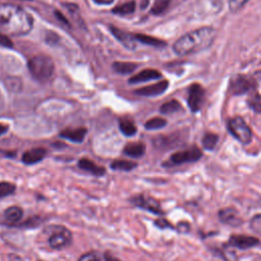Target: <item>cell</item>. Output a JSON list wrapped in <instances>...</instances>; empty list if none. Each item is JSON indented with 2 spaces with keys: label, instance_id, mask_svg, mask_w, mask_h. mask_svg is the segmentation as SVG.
<instances>
[{
  "label": "cell",
  "instance_id": "1",
  "mask_svg": "<svg viewBox=\"0 0 261 261\" xmlns=\"http://www.w3.org/2000/svg\"><path fill=\"white\" fill-rule=\"evenodd\" d=\"M0 27L10 35L23 36L32 30L33 17L17 5L1 4Z\"/></svg>",
  "mask_w": 261,
  "mask_h": 261
},
{
  "label": "cell",
  "instance_id": "2",
  "mask_svg": "<svg viewBox=\"0 0 261 261\" xmlns=\"http://www.w3.org/2000/svg\"><path fill=\"white\" fill-rule=\"evenodd\" d=\"M215 35V30L209 27L192 31L174 43L173 50L178 55H187L204 50L212 44Z\"/></svg>",
  "mask_w": 261,
  "mask_h": 261
},
{
  "label": "cell",
  "instance_id": "3",
  "mask_svg": "<svg viewBox=\"0 0 261 261\" xmlns=\"http://www.w3.org/2000/svg\"><path fill=\"white\" fill-rule=\"evenodd\" d=\"M29 70L33 77L39 82H47L54 72V62L47 55H36L28 63Z\"/></svg>",
  "mask_w": 261,
  "mask_h": 261
},
{
  "label": "cell",
  "instance_id": "4",
  "mask_svg": "<svg viewBox=\"0 0 261 261\" xmlns=\"http://www.w3.org/2000/svg\"><path fill=\"white\" fill-rule=\"evenodd\" d=\"M227 127L230 134L242 144H249L252 140V132L242 117L236 116L228 120Z\"/></svg>",
  "mask_w": 261,
  "mask_h": 261
},
{
  "label": "cell",
  "instance_id": "5",
  "mask_svg": "<svg viewBox=\"0 0 261 261\" xmlns=\"http://www.w3.org/2000/svg\"><path fill=\"white\" fill-rule=\"evenodd\" d=\"M202 157V152L198 147H191L189 149L173 153L169 159L164 163L166 166H174L184 163L198 161Z\"/></svg>",
  "mask_w": 261,
  "mask_h": 261
},
{
  "label": "cell",
  "instance_id": "6",
  "mask_svg": "<svg viewBox=\"0 0 261 261\" xmlns=\"http://www.w3.org/2000/svg\"><path fill=\"white\" fill-rule=\"evenodd\" d=\"M255 87L256 83L253 77L238 74L231 79L229 84V91L233 95H243L246 93H252Z\"/></svg>",
  "mask_w": 261,
  "mask_h": 261
},
{
  "label": "cell",
  "instance_id": "7",
  "mask_svg": "<svg viewBox=\"0 0 261 261\" xmlns=\"http://www.w3.org/2000/svg\"><path fill=\"white\" fill-rule=\"evenodd\" d=\"M48 242H49V246L52 249H55V250L63 249L70 244L71 232L67 228L63 226H59L58 228H55V230L49 237Z\"/></svg>",
  "mask_w": 261,
  "mask_h": 261
},
{
  "label": "cell",
  "instance_id": "8",
  "mask_svg": "<svg viewBox=\"0 0 261 261\" xmlns=\"http://www.w3.org/2000/svg\"><path fill=\"white\" fill-rule=\"evenodd\" d=\"M133 205L152 212L154 214H163V210L160 207V204L152 197L145 195H137L130 199Z\"/></svg>",
  "mask_w": 261,
  "mask_h": 261
},
{
  "label": "cell",
  "instance_id": "9",
  "mask_svg": "<svg viewBox=\"0 0 261 261\" xmlns=\"http://www.w3.org/2000/svg\"><path fill=\"white\" fill-rule=\"evenodd\" d=\"M205 91L199 84H194L189 89L188 105L193 112H197L201 109L204 103Z\"/></svg>",
  "mask_w": 261,
  "mask_h": 261
},
{
  "label": "cell",
  "instance_id": "10",
  "mask_svg": "<svg viewBox=\"0 0 261 261\" xmlns=\"http://www.w3.org/2000/svg\"><path fill=\"white\" fill-rule=\"evenodd\" d=\"M259 244V240L255 237L243 236V234H233L230 237L228 241L229 247H234L238 249H250Z\"/></svg>",
  "mask_w": 261,
  "mask_h": 261
},
{
  "label": "cell",
  "instance_id": "11",
  "mask_svg": "<svg viewBox=\"0 0 261 261\" xmlns=\"http://www.w3.org/2000/svg\"><path fill=\"white\" fill-rule=\"evenodd\" d=\"M218 217L222 223L230 226H239L243 222L239 212L230 207H226L219 210Z\"/></svg>",
  "mask_w": 261,
  "mask_h": 261
},
{
  "label": "cell",
  "instance_id": "12",
  "mask_svg": "<svg viewBox=\"0 0 261 261\" xmlns=\"http://www.w3.org/2000/svg\"><path fill=\"white\" fill-rule=\"evenodd\" d=\"M167 87H168V82L161 81L156 84L138 89L135 91V93L141 96H158V95H161L163 92H165Z\"/></svg>",
  "mask_w": 261,
  "mask_h": 261
},
{
  "label": "cell",
  "instance_id": "13",
  "mask_svg": "<svg viewBox=\"0 0 261 261\" xmlns=\"http://www.w3.org/2000/svg\"><path fill=\"white\" fill-rule=\"evenodd\" d=\"M111 33L113 34V36L127 49H135L136 48V39L134 37V35H130L120 29H117L115 27H110Z\"/></svg>",
  "mask_w": 261,
  "mask_h": 261
},
{
  "label": "cell",
  "instance_id": "14",
  "mask_svg": "<svg viewBox=\"0 0 261 261\" xmlns=\"http://www.w3.org/2000/svg\"><path fill=\"white\" fill-rule=\"evenodd\" d=\"M46 153L47 151L44 148H34L25 151L22 154L21 160L24 164H35L43 160V158L46 156Z\"/></svg>",
  "mask_w": 261,
  "mask_h": 261
},
{
  "label": "cell",
  "instance_id": "15",
  "mask_svg": "<svg viewBox=\"0 0 261 261\" xmlns=\"http://www.w3.org/2000/svg\"><path fill=\"white\" fill-rule=\"evenodd\" d=\"M161 76V73L159 71H157L156 69H144L142 71H140L139 73L135 74L134 76H132L129 79V83L132 84H138V83H144V82H148L151 80H156L159 79Z\"/></svg>",
  "mask_w": 261,
  "mask_h": 261
},
{
  "label": "cell",
  "instance_id": "16",
  "mask_svg": "<svg viewBox=\"0 0 261 261\" xmlns=\"http://www.w3.org/2000/svg\"><path fill=\"white\" fill-rule=\"evenodd\" d=\"M87 134V129L85 127L77 128H67L60 133V137L69 140L74 143H81L84 141Z\"/></svg>",
  "mask_w": 261,
  "mask_h": 261
},
{
  "label": "cell",
  "instance_id": "17",
  "mask_svg": "<svg viewBox=\"0 0 261 261\" xmlns=\"http://www.w3.org/2000/svg\"><path fill=\"white\" fill-rule=\"evenodd\" d=\"M79 167L87 172H90L96 176H101L105 173V168L102 166L97 165L93 161L89 160L88 158H82L79 161Z\"/></svg>",
  "mask_w": 261,
  "mask_h": 261
},
{
  "label": "cell",
  "instance_id": "18",
  "mask_svg": "<svg viewBox=\"0 0 261 261\" xmlns=\"http://www.w3.org/2000/svg\"><path fill=\"white\" fill-rule=\"evenodd\" d=\"M145 150H146V147L143 143L141 142H133V143H129L127 144L124 149H123V153L129 157H133V158H139L141 156L144 155L145 153Z\"/></svg>",
  "mask_w": 261,
  "mask_h": 261
},
{
  "label": "cell",
  "instance_id": "19",
  "mask_svg": "<svg viewBox=\"0 0 261 261\" xmlns=\"http://www.w3.org/2000/svg\"><path fill=\"white\" fill-rule=\"evenodd\" d=\"M113 69L121 74H127L133 72L137 67L138 64L134 63V62H123V61H116L112 64Z\"/></svg>",
  "mask_w": 261,
  "mask_h": 261
},
{
  "label": "cell",
  "instance_id": "20",
  "mask_svg": "<svg viewBox=\"0 0 261 261\" xmlns=\"http://www.w3.org/2000/svg\"><path fill=\"white\" fill-rule=\"evenodd\" d=\"M22 216V210L18 206H11L4 211V217L9 222H17Z\"/></svg>",
  "mask_w": 261,
  "mask_h": 261
},
{
  "label": "cell",
  "instance_id": "21",
  "mask_svg": "<svg viewBox=\"0 0 261 261\" xmlns=\"http://www.w3.org/2000/svg\"><path fill=\"white\" fill-rule=\"evenodd\" d=\"M119 128L120 132L124 135V136H134L137 133V126L136 124L127 118H121L119 120Z\"/></svg>",
  "mask_w": 261,
  "mask_h": 261
},
{
  "label": "cell",
  "instance_id": "22",
  "mask_svg": "<svg viewBox=\"0 0 261 261\" xmlns=\"http://www.w3.org/2000/svg\"><path fill=\"white\" fill-rule=\"evenodd\" d=\"M135 39L141 43H144L146 45H150V46H155V47H162L165 45V43L159 39H156L154 37H150L147 35H143V34H136L134 35Z\"/></svg>",
  "mask_w": 261,
  "mask_h": 261
},
{
  "label": "cell",
  "instance_id": "23",
  "mask_svg": "<svg viewBox=\"0 0 261 261\" xmlns=\"http://www.w3.org/2000/svg\"><path fill=\"white\" fill-rule=\"evenodd\" d=\"M135 8H136L135 1H129V2L123 3L120 6H116L115 8L112 9V12L119 15H126V14L133 13L135 11Z\"/></svg>",
  "mask_w": 261,
  "mask_h": 261
},
{
  "label": "cell",
  "instance_id": "24",
  "mask_svg": "<svg viewBox=\"0 0 261 261\" xmlns=\"http://www.w3.org/2000/svg\"><path fill=\"white\" fill-rule=\"evenodd\" d=\"M137 166V164L133 161L128 160H115L111 163V168L114 170H123V171H129L134 169Z\"/></svg>",
  "mask_w": 261,
  "mask_h": 261
},
{
  "label": "cell",
  "instance_id": "25",
  "mask_svg": "<svg viewBox=\"0 0 261 261\" xmlns=\"http://www.w3.org/2000/svg\"><path fill=\"white\" fill-rule=\"evenodd\" d=\"M180 108H181V106L176 100H171V101H168V102L164 103L163 105H161L160 111L163 114H172V113L179 111Z\"/></svg>",
  "mask_w": 261,
  "mask_h": 261
},
{
  "label": "cell",
  "instance_id": "26",
  "mask_svg": "<svg viewBox=\"0 0 261 261\" xmlns=\"http://www.w3.org/2000/svg\"><path fill=\"white\" fill-rule=\"evenodd\" d=\"M218 142V136L212 133H207L202 139V145L206 150H212Z\"/></svg>",
  "mask_w": 261,
  "mask_h": 261
},
{
  "label": "cell",
  "instance_id": "27",
  "mask_svg": "<svg viewBox=\"0 0 261 261\" xmlns=\"http://www.w3.org/2000/svg\"><path fill=\"white\" fill-rule=\"evenodd\" d=\"M166 124V120L164 118L161 117H153L151 119H149L146 123H145V127L147 129H158L163 127Z\"/></svg>",
  "mask_w": 261,
  "mask_h": 261
},
{
  "label": "cell",
  "instance_id": "28",
  "mask_svg": "<svg viewBox=\"0 0 261 261\" xmlns=\"http://www.w3.org/2000/svg\"><path fill=\"white\" fill-rule=\"evenodd\" d=\"M169 1L170 0H156L151 8V12L156 15L163 13L166 10V8L168 7Z\"/></svg>",
  "mask_w": 261,
  "mask_h": 261
},
{
  "label": "cell",
  "instance_id": "29",
  "mask_svg": "<svg viewBox=\"0 0 261 261\" xmlns=\"http://www.w3.org/2000/svg\"><path fill=\"white\" fill-rule=\"evenodd\" d=\"M15 192V186L8 181H0V198L7 197Z\"/></svg>",
  "mask_w": 261,
  "mask_h": 261
},
{
  "label": "cell",
  "instance_id": "30",
  "mask_svg": "<svg viewBox=\"0 0 261 261\" xmlns=\"http://www.w3.org/2000/svg\"><path fill=\"white\" fill-rule=\"evenodd\" d=\"M250 227L254 232L261 236V214L255 215L250 220Z\"/></svg>",
  "mask_w": 261,
  "mask_h": 261
},
{
  "label": "cell",
  "instance_id": "31",
  "mask_svg": "<svg viewBox=\"0 0 261 261\" xmlns=\"http://www.w3.org/2000/svg\"><path fill=\"white\" fill-rule=\"evenodd\" d=\"M249 105L253 110L257 112H261V97H259L258 95L252 94L249 99Z\"/></svg>",
  "mask_w": 261,
  "mask_h": 261
},
{
  "label": "cell",
  "instance_id": "32",
  "mask_svg": "<svg viewBox=\"0 0 261 261\" xmlns=\"http://www.w3.org/2000/svg\"><path fill=\"white\" fill-rule=\"evenodd\" d=\"M249 0H229V7L231 11L240 10Z\"/></svg>",
  "mask_w": 261,
  "mask_h": 261
},
{
  "label": "cell",
  "instance_id": "33",
  "mask_svg": "<svg viewBox=\"0 0 261 261\" xmlns=\"http://www.w3.org/2000/svg\"><path fill=\"white\" fill-rule=\"evenodd\" d=\"M79 261H100V257L98 254L91 252V253H87L84 254L80 257Z\"/></svg>",
  "mask_w": 261,
  "mask_h": 261
},
{
  "label": "cell",
  "instance_id": "34",
  "mask_svg": "<svg viewBox=\"0 0 261 261\" xmlns=\"http://www.w3.org/2000/svg\"><path fill=\"white\" fill-rule=\"evenodd\" d=\"M0 45L4 46L6 48H12L13 47V43L12 41L5 35L0 34Z\"/></svg>",
  "mask_w": 261,
  "mask_h": 261
},
{
  "label": "cell",
  "instance_id": "35",
  "mask_svg": "<svg viewBox=\"0 0 261 261\" xmlns=\"http://www.w3.org/2000/svg\"><path fill=\"white\" fill-rule=\"evenodd\" d=\"M178 230L181 232H188L190 230V224L187 222H181L178 224Z\"/></svg>",
  "mask_w": 261,
  "mask_h": 261
},
{
  "label": "cell",
  "instance_id": "36",
  "mask_svg": "<svg viewBox=\"0 0 261 261\" xmlns=\"http://www.w3.org/2000/svg\"><path fill=\"white\" fill-rule=\"evenodd\" d=\"M49 39H51L50 44H54V43H56L59 40L58 36L56 34H54V33H50V36H48V35L46 36V41H48Z\"/></svg>",
  "mask_w": 261,
  "mask_h": 261
},
{
  "label": "cell",
  "instance_id": "37",
  "mask_svg": "<svg viewBox=\"0 0 261 261\" xmlns=\"http://www.w3.org/2000/svg\"><path fill=\"white\" fill-rule=\"evenodd\" d=\"M155 224L157 225V226H159L160 228H164V227H166V226H171L166 220H164V219H158L156 222H155Z\"/></svg>",
  "mask_w": 261,
  "mask_h": 261
},
{
  "label": "cell",
  "instance_id": "38",
  "mask_svg": "<svg viewBox=\"0 0 261 261\" xmlns=\"http://www.w3.org/2000/svg\"><path fill=\"white\" fill-rule=\"evenodd\" d=\"M55 15H56V17H57L60 21L64 22L65 24H69V22H68V21H67V19L64 17V15H63L61 12H59L58 10H56V11H55Z\"/></svg>",
  "mask_w": 261,
  "mask_h": 261
},
{
  "label": "cell",
  "instance_id": "39",
  "mask_svg": "<svg viewBox=\"0 0 261 261\" xmlns=\"http://www.w3.org/2000/svg\"><path fill=\"white\" fill-rule=\"evenodd\" d=\"M94 2H96L97 4H103V5H108L111 4L114 0H93Z\"/></svg>",
  "mask_w": 261,
  "mask_h": 261
},
{
  "label": "cell",
  "instance_id": "40",
  "mask_svg": "<svg viewBox=\"0 0 261 261\" xmlns=\"http://www.w3.org/2000/svg\"><path fill=\"white\" fill-rule=\"evenodd\" d=\"M8 129V125L7 124H4V123H0V136L5 134Z\"/></svg>",
  "mask_w": 261,
  "mask_h": 261
},
{
  "label": "cell",
  "instance_id": "41",
  "mask_svg": "<svg viewBox=\"0 0 261 261\" xmlns=\"http://www.w3.org/2000/svg\"><path fill=\"white\" fill-rule=\"evenodd\" d=\"M105 261H120V260L117 259V258H115V257H113V256L110 255V254H106V255H105Z\"/></svg>",
  "mask_w": 261,
  "mask_h": 261
}]
</instances>
